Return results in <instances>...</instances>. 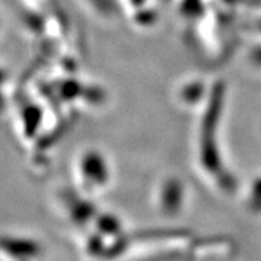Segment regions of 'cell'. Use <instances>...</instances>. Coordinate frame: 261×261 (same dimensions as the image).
<instances>
[{
	"label": "cell",
	"instance_id": "obj_1",
	"mask_svg": "<svg viewBox=\"0 0 261 261\" xmlns=\"http://www.w3.org/2000/svg\"><path fill=\"white\" fill-rule=\"evenodd\" d=\"M76 175L86 192H101L111 180L110 164L99 151H86L77 159Z\"/></svg>",
	"mask_w": 261,
	"mask_h": 261
}]
</instances>
